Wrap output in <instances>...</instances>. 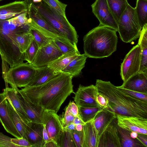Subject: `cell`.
<instances>
[{
	"label": "cell",
	"mask_w": 147,
	"mask_h": 147,
	"mask_svg": "<svg viewBox=\"0 0 147 147\" xmlns=\"http://www.w3.org/2000/svg\"><path fill=\"white\" fill-rule=\"evenodd\" d=\"M73 77L62 72L43 84L27 86L19 90L23 96L35 105L57 113L67 97L75 93Z\"/></svg>",
	"instance_id": "1"
},
{
	"label": "cell",
	"mask_w": 147,
	"mask_h": 147,
	"mask_svg": "<svg viewBox=\"0 0 147 147\" xmlns=\"http://www.w3.org/2000/svg\"><path fill=\"white\" fill-rule=\"evenodd\" d=\"M95 85L108 99L109 108L116 115L147 119V101L125 93L110 81L97 79Z\"/></svg>",
	"instance_id": "2"
},
{
	"label": "cell",
	"mask_w": 147,
	"mask_h": 147,
	"mask_svg": "<svg viewBox=\"0 0 147 147\" xmlns=\"http://www.w3.org/2000/svg\"><path fill=\"white\" fill-rule=\"evenodd\" d=\"M20 15L12 18L0 19V55L3 61L10 67L24 63V54L14 42L16 34L28 30V25H23Z\"/></svg>",
	"instance_id": "3"
},
{
	"label": "cell",
	"mask_w": 147,
	"mask_h": 147,
	"mask_svg": "<svg viewBox=\"0 0 147 147\" xmlns=\"http://www.w3.org/2000/svg\"><path fill=\"white\" fill-rule=\"evenodd\" d=\"M117 32L99 25L92 29L84 37V54L87 57L94 58L110 56L117 49Z\"/></svg>",
	"instance_id": "4"
},
{
	"label": "cell",
	"mask_w": 147,
	"mask_h": 147,
	"mask_svg": "<svg viewBox=\"0 0 147 147\" xmlns=\"http://www.w3.org/2000/svg\"><path fill=\"white\" fill-rule=\"evenodd\" d=\"M40 14L56 30L73 45L77 46L78 36L66 16L58 13L42 1L34 4Z\"/></svg>",
	"instance_id": "5"
},
{
	"label": "cell",
	"mask_w": 147,
	"mask_h": 147,
	"mask_svg": "<svg viewBox=\"0 0 147 147\" xmlns=\"http://www.w3.org/2000/svg\"><path fill=\"white\" fill-rule=\"evenodd\" d=\"M120 38L123 42L130 43L139 38L142 29L135 8L129 4L121 16L118 22Z\"/></svg>",
	"instance_id": "6"
},
{
	"label": "cell",
	"mask_w": 147,
	"mask_h": 147,
	"mask_svg": "<svg viewBox=\"0 0 147 147\" xmlns=\"http://www.w3.org/2000/svg\"><path fill=\"white\" fill-rule=\"evenodd\" d=\"M36 70V68L28 62L10 67L3 76L6 87H8V84L14 89L27 86L32 80Z\"/></svg>",
	"instance_id": "7"
},
{
	"label": "cell",
	"mask_w": 147,
	"mask_h": 147,
	"mask_svg": "<svg viewBox=\"0 0 147 147\" xmlns=\"http://www.w3.org/2000/svg\"><path fill=\"white\" fill-rule=\"evenodd\" d=\"M26 1L28 5V17L29 26L52 39L66 38L40 14L31 0Z\"/></svg>",
	"instance_id": "8"
},
{
	"label": "cell",
	"mask_w": 147,
	"mask_h": 147,
	"mask_svg": "<svg viewBox=\"0 0 147 147\" xmlns=\"http://www.w3.org/2000/svg\"><path fill=\"white\" fill-rule=\"evenodd\" d=\"M141 55V48L138 44L125 56L121 65L120 75L123 82L139 72Z\"/></svg>",
	"instance_id": "9"
},
{
	"label": "cell",
	"mask_w": 147,
	"mask_h": 147,
	"mask_svg": "<svg viewBox=\"0 0 147 147\" xmlns=\"http://www.w3.org/2000/svg\"><path fill=\"white\" fill-rule=\"evenodd\" d=\"M92 13L99 20V25L109 27L117 32L118 25L106 0H96L91 5Z\"/></svg>",
	"instance_id": "10"
},
{
	"label": "cell",
	"mask_w": 147,
	"mask_h": 147,
	"mask_svg": "<svg viewBox=\"0 0 147 147\" xmlns=\"http://www.w3.org/2000/svg\"><path fill=\"white\" fill-rule=\"evenodd\" d=\"M53 40L46 45L39 48L31 64L34 67L47 66L63 55Z\"/></svg>",
	"instance_id": "11"
},
{
	"label": "cell",
	"mask_w": 147,
	"mask_h": 147,
	"mask_svg": "<svg viewBox=\"0 0 147 147\" xmlns=\"http://www.w3.org/2000/svg\"><path fill=\"white\" fill-rule=\"evenodd\" d=\"M98 93L96 85L84 86L80 84L73 98L78 107H99L96 101Z\"/></svg>",
	"instance_id": "12"
},
{
	"label": "cell",
	"mask_w": 147,
	"mask_h": 147,
	"mask_svg": "<svg viewBox=\"0 0 147 147\" xmlns=\"http://www.w3.org/2000/svg\"><path fill=\"white\" fill-rule=\"evenodd\" d=\"M42 122L50 139L57 144L63 130L60 117L54 112L45 110L42 115Z\"/></svg>",
	"instance_id": "13"
},
{
	"label": "cell",
	"mask_w": 147,
	"mask_h": 147,
	"mask_svg": "<svg viewBox=\"0 0 147 147\" xmlns=\"http://www.w3.org/2000/svg\"><path fill=\"white\" fill-rule=\"evenodd\" d=\"M117 125L130 131L147 135V119L116 115Z\"/></svg>",
	"instance_id": "14"
},
{
	"label": "cell",
	"mask_w": 147,
	"mask_h": 147,
	"mask_svg": "<svg viewBox=\"0 0 147 147\" xmlns=\"http://www.w3.org/2000/svg\"><path fill=\"white\" fill-rule=\"evenodd\" d=\"M115 119L102 133L99 139L98 147H121Z\"/></svg>",
	"instance_id": "15"
},
{
	"label": "cell",
	"mask_w": 147,
	"mask_h": 147,
	"mask_svg": "<svg viewBox=\"0 0 147 147\" xmlns=\"http://www.w3.org/2000/svg\"><path fill=\"white\" fill-rule=\"evenodd\" d=\"M14 89L23 109L31 121L43 124L42 115L45 110L35 105L23 96L18 88Z\"/></svg>",
	"instance_id": "16"
},
{
	"label": "cell",
	"mask_w": 147,
	"mask_h": 147,
	"mask_svg": "<svg viewBox=\"0 0 147 147\" xmlns=\"http://www.w3.org/2000/svg\"><path fill=\"white\" fill-rule=\"evenodd\" d=\"M0 122L8 133L16 138L22 137L11 119L7 106V100L3 93H0Z\"/></svg>",
	"instance_id": "17"
},
{
	"label": "cell",
	"mask_w": 147,
	"mask_h": 147,
	"mask_svg": "<svg viewBox=\"0 0 147 147\" xmlns=\"http://www.w3.org/2000/svg\"><path fill=\"white\" fill-rule=\"evenodd\" d=\"M116 118L115 113L109 107L103 108L96 115L93 123L99 140L104 131Z\"/></svg>",
	"instance_id": "18"
},
{
	"label": "cell",
	"mask_w": 147,
	"mask_h": 147,
	"mask_svg": "<svg viewBox=\"0 0 147 147\" xmlns=\"http://www.w3.org/2000/svg\"><path fill=\"white\" fill-rule=\"evenodd\" d=\"M119 86L132 91L147 93V72H138Z\"/></svg>",
	"instance_id": "19"
},
{
	"label": "cell",
	"mask_w": 147,
	"mask_h": 147,
	"mask_svg": "<svg viewBox=\"0 0 147 147\" xmlns=\"http://www.w3.org/2000/svg\"><path fill=\"white\" fill-rule=\"evenodd\" d=\"M42 124L30 122L26 125V133L27 140L34 147H44Z\"/></svg>",
	"instance_id": "20"
},
{
	"label": "cell",
	"mask_w": 147,
	"mask_h": 147,
	"mask_svg": "<svg viewBox=\"0 0 147 147\" xmlns=\"http://www.w3.org/2000/svg\"><path fill=\"white\" fill-rule=\"evenodd\" d=\"M93 120L83 125L82 147H98L99 139L93 124Z\"/></svg>",
	"instance_id": "21"
},
{
	"label": "cell",
	"mask_w": 147,
	"mask_h": 147,
	"mask_svg": "<svg viewBox=\"0 0 147 147\" xmlns=\"http://www.w3.org/2000/svg\"><path fill=\"white\" fill-rule=\"evenodd\" d=\"M59 73L56 72L47 66L36 68L34 77L27 86H36L43 84Z\"/></svg>",
	"instance_id": "22"
},
{
	"label": "cell",
	"mask_w": 147,
	"mask_h": 147,
	"mask_svg": "<svg viewBox=\"0 0 147 147\" xmlns=\"http://www.w3.org/2000/svg\"><path fill=\"white\" fill-rule=\"evenodd\" d=\"M28 5L26 0L16 1L0 6V16L28 13Z\"/></svg>",
	"instance_id": "23"
},
{
	"label": "cell",
	"mask_w": 147,
	"mask_h": 147,
	"mask_svg": "<svg viewBox=\"0 0 147 147\" xmlns=\"http://www.w3.org/2000/svg\"><path fill=\"white\" fill-rule=\"evenodd\" d=\"M8 100L13 107L19 114L23 120L26 123L31 122L23 109L16 94L15 89L6 87L2 93Z\"/></svg>",
	"instance_id": "24"
},
{
	"label": "cell",
	"mask_w": 147,
	"mask_h": 147,
	"mask_svg": "<svg viewBox=\"0 0 147 147\" xmlns=\"http://www.w3.org/2000/svg\"><path fill=\"white\" fill-rule=\"evenodd\" d=\"M80 54L78 51L63 55L47 66L57 73H61L69 63Z\"/></svg>",
	"instance_id": "25"
},
{
	"label": "cell",
	"mask_w": 147,
	"mask_h": 147,
	"mask_svg": "<svg viewBox=\"0 0 147 147\" xmlns=\"http://www.w3.org/2000/svg\"><path fill=\"white\" fill-rule=\"evenodd\" d=\"M87 57L84 53L80 54L69 63L62 72L69 74L73 77L79 75L85 66Z\"/></svg>",
	"instance_id": "26"
},
{
	"label": "cell",
	"mask_w": 147,
	"mask_h": 147,
	"mask_svg": "<svg viewBox=\"0 0 147 147\" xmlns=\"http://www.w3.org/2000/svg\"><path fill=\"white\" fill-rule=\"evenodd\" d=\"M139 38L138 44L141 48L142 55L138 72H147V24L142 28Z\"/></svg>",
	"instance_id": "27"
},
{
	"label": "cell",
	"mask_w": 147,
	"mask_h": 147,
	"mask_svg": "<svg viewBox=\"0 0 147 147\" xmlns=\"http://www.w3.org/2000/svg\"><path fill=\"white\" fill-rule=\"evenodd\" d=\"M7 100L8 109L13 123L22 137L27 140L26 129L27 123L23 120L13 107L10 101L7 99Z\"/></svg>",
	"instance_id": "28"
},
{
	"label": "cell",
	"mask_w": 147,
	"mask_h": 147,
	"mask_svg": "<svg viewBox=\"0 0 147 147\" xmlns=\"http://www.w3.org/2000/svg\"><path fill=\"white\" fill-rule=\"evenodd\" d=\"M121 146L122 147H144L137 139H133L130 136V131L123 129L117 125Z\"/></svg>",
	"instance_id": "29"
},
{
	"label": "cell",
	"mask_w": 147,
	"mask_h": 147,
	"mask_svg": "<svg viewBox=\"0 0 147 147\" xmlns=\"http://www.w3.org/2000/svg\"><path fill=\"white\" fill-rule=\"evenodd\" d=\"M117 24L120 18L129 4L127 0H106Z\"/></svg>",
	"instance_id": "30"
},
{
	"label": "cell",
	"mask_w": 147,
	"mask_h": 147,
	"mask_svg": "<svg viewBox=\"0 0 147 147\" xmlns=\"http://www.w3.org/2000/svg\"><path fill=\"white\" fill-rule=\"evenodd\" d=\"M29 30L16 34L15 36V43L22 53H24L33 39Z\"/></svg>",
	"instance_id": "31"
},
{
	"label": "cell",
	"mask_w": 147,
	"mask_h": 147,
	"mask_svg": "<svg viewBox=\"0 0 147 147\" xmlns=\"http://www.w3.org/2000/svg\"><path fill=\"white\" fill-rule=\"evenodd\" d=\"M134 8L139 23L142 28L147 24V0H137Z\"/></svg>",
	"instance_id": "32"
},
{
	"label": "cell",
	"mask_w": 147,
	"mask_h": 147,
	"mask_svg": "<svg viewBox=\"0 0 147 147\" xmlns=\"http://www.w3.org/2000/svg\"><path fill=\"white\" fill-rule=\"evenodd\" d=\"M79 116L84 123L93 119L96 115L103 108L100 107H78Z\"/></svg>",
	"instance_id": "33"
},
{
	"label": "cell",
	"mask_w": 147,
	"mask_h": 147,
	"mask_svg": "<svg viewBox=\"0 0 147 147\" xmlns=\"http://www.w3.org/2000/svg\"><path fill=\"white\" fill-rule=\"evenodd\" d=\"M53 40L63 55L78 51L77 46L73 45L66 38H55Z\"/></svg>",
	"instance_id": "34"
},
{
	"label": "cell",
	"mask_w": 147,
	"mask_h": 147,
	"mask_svg": "<svg viewBox=\"0 0 147 147\" xmlns=\"http://www.w3.org/2000/svg\"><path fill=\"white\" fill-rule=\"evenodd\" d=\"M29 32L33 36V39L39 48L48 44L53 39L46 36L35 29L30 26Z\"/></svg>",
	"instance_id": "35"
},
{
	"label": "cell",
	"mask_w": 147,
	"mask_h": 147,
	"mask_svg": "<svg viewBox=\"0 0 147 147\" xmlns=\"http://www.w3.org/2000/svg\"><path fill=\"white\" fill-rule=\"evenodd\" d=\"M58 147H76L70 131L63 130L58 143Z\"/></svg>",
	"instance_id": "36"
},
{
	"label": "cell",
	"mask_w": 147,
	"mask_h": 147,
	"mask_svg": "<svg viewBox=\"0 0 147 147\" xmlns=\"http://www.w3.org/2000/svg\"><path fill=\"white\" fill-rule=\"evenodd\" d=\"M39 49L38 45L33 39L24 53V60L31 64L34 61Z\"/></svg>",
	"instance_id": "37"
},
{
	"label": "cell",
	"mask_w": 147,
	"mask_h": 147,
	"mask_svg": "<svg viewBox=\"0 0 147 147\" xmlns=\"http://www.w3.org/2000/svg\"><path fill=\"white\" fill-rule=\"evenodd\" d=\"M42 1L58 13L66 17L65 9L67 6L59 0H42Z\"/></svg>",
	"instance_id": "38"
},
{
	"label": "cell",
	"mask_w": 147,
	"mask_h": 147,
	"mask_svg": "<svg viewBox=\"0 0 147 147\" xmlns=\"http://www.w3.org/2000/svg\"><path fill=\"white\" fill-rule=\"evenodd\" d=\"M65 112L62 115L60 120L63 128H64L70 123H73L75 117L72 114L70 110V105L69 103L65 109Z\"/></svg>",
	"instance_id": "39"
},
{
	"label": "cell",
	"mask_w": 147,
	"mask_h": 147,
	"mask_svg": "<svg viewBox=\"0 0 147 147\" xmlns=\"http://www.w3.org/2000/svg\"><path fill=\"white\" fill-rule=\"evenodd\" d=\"M11 139L0 132V147H19L11 142Z\"/></svg>",
	"instance_id": "40"
},
{
	"label": "cell",
	"mask_w": 147,
	"mask_h": 147,
	"mask_svg": "<svg viewBox=\"0 0 147 147\" xmlns=\"http://www.w3.org/2000/svg\"><path fill=\"white\" fill-rule=\"evenodd\" d=\"M117 87L126 93L137 98L147 101V93H141L125 88Z\"/></svg>",
	"instance_id": "41"
},
{
	"label": "cell",
	"mask_w": 147,
	"mask_h": 147,
	"mask_svg": "<svg viewBox=\"0 0 147 147\" xmlns=\"http://www.w3.org/2000/svg\"><path fill=\"white\" fill-rule=\"evenodd\" d=\"M82 131H78L74 130L70 131L76 147H82Z\"/></svg>",
	"instance_id": "42"
},
{
	"label": "cell",
	"mask_w": 147,
	"mask_h": 147,
	"mask_svg": "<svg viewBox=\"0 0 147 147\" xmlns=\"http://www.w3.org/2000/svg\"><path fill=\"white\" fill-rule=\"evenodd\" d=\"M11 141L19 147H32V144L27 140L23 137L12 138Z\"/></svg>",
	"instance_id": "43"
},
{
	"label": "cell",
	"mask_w": 147,
	"mask_h": 147,
	"mask_svg": "<svg viewBox=\"0 0 147 147\" xmlns=\"http://www.w3.org/2000/svg\"><path fill=\"white\" fill-rule=\"evenodd\" d=\"M96 101L99 107L102 108L109 107L108 99L104 95L99 92L96 97Z\"/></svg>",
	"instance_id": "44"
},
{
	"label": "cell",
	"mask_w": 147,
	"mask_h": 147,
	"mask_svg": "<svg viewBox=\"0 0 147 147\" xmlns=\"http://www.w3.org/2000/svg\"><path fill=\"white\" fill-rule=\"evenodd\" d=\"M70 105L71 112L75 117L79 116L78 108L77 105L74 101H70L69 103Z\"/></svg>",
	"instance_id": "45"
},
{
	"label": "cell",
	"mask_w": 147,
	"mask_h": 147,
	"mask_svg": "<svg viewBox=\"0 0 147 147\" xmlns=\"http://www.w3.org/2000/svg\"><path fill=\"white\" fill-rule=\"evenodd\" d=\"M146 135L138 134L137 139L144 146L147 147V136Z\"/></svg>",
	"instance_id": "46"
},
{
	"label": "cell",
	"mask_w": 147,
	"mask_h": 147,
	"mask_svg": "<svg viewBox=\"0 0 147 147\" xmlns=\"http://www.w3.org/2000/svg\"><path fill=\"white\" fill-rule=\"evenodd\" d=\"M44 147H58L57 144L53 140H51L46 142Z\"/></svg>",
	"instance_id": "47"
},
{
	"label": "cell",
	"mask_w": 147,
	"mask_h": 147,
	"mask_svg": "<svg viewBox=\"0 0 147 147\" xmlns=\"http://www.w3.org/2000/svg\"><path fill=\"white\" fill-rule=\"evenodd\" d=\"M43 140L45 144L46 142L51 139H50L49 137L47 132L44 125L43 124Z\"/></svg>",
	"instance_id": "48"
},
{
	"label": "cell",
	"mask_w": 147,
	"mask_h": 147,
	"mask_svg": "<svg viewBox=\"0 0 147 147\" xmlns=\"http://www.w3.org/2000/svg\"><path fill=\"white\" fill-rule=\"evenodd\" d=\"M63 130L69 131L76 130V125L73 123H72L66 127L63 128Z\"/></svg>",
	"instance_id": "49"
},
{
	"label": "cell",
	"mask_w": 147,
	"mask_h": 147,
	"mask_svg": "<svg viewBox=\"0 0 147 147\" xmlns=\"http://www.w3.org/2000/svg\"><path fill=\"white\" fill-rule=\"evenodd\" d=\"M73 123L76 125L78 124H81L84 125L86 123L83 121L79 116L75 117Z\"/></svg>",
	"instance_id": "50"
},
{
	"label": "cell",
	"mask_w": 147,
	"mask_h": 147,
	"mask_svg": "<svg viewBox=\"0 0 147 147\" xmlns=\"http://www.w3.org/2000/svg\"><path fill=\"white\" fill-rule=\"evenodd\" d=\"M83 125L81 124L76 125V130L78 131H81L82 130Z\"/></svg>",
	"instance_id": "51"
},
{
	"label": "cell",
	"mask_w": 147,
	"mask_h": 147,
	"mask_svg": "<svg viewBox=\"0 0 147 147\" xmlns=\"http://www.w3.org/2000/svg\"><path fill=\"white\" fill-rule=\"evenodd\" d=\"M138 134L135 131H131L130 134V136L133 139H136L137 136Z\"/></svg>",
	"instance_id": "52"
},
{
	"label": "cell",
	"mask_w": 147,
	"mask_h": 147,
	"mask_svg": "<svg viewBox=\"0 0 147 147\" xmlns=\"http://www.w3.org/2000/svg\"><path fill=\"white\" fill-rule=\"evenodd\" d=\"M2 0H0V1H2Z\"/></svg>",
	"instance_id": "53"
}]
</instances>
